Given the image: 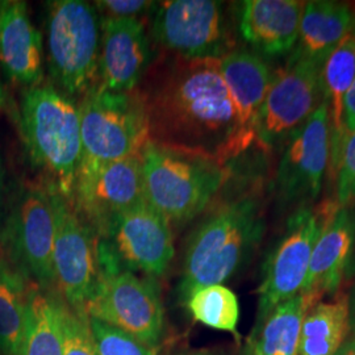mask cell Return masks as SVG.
Segmentation results:
<instances>
[{"label": "cell", "instance_id": "6da1fadb", "mask_svg": "<svg viewBox=\"0 0 355 355\" xmlns=\"http://www.w3.org/2000/svg\"><path fill=\"white\" fill-rule=\"evenodd\" d=\"M148 141L214 158L223 165L248 152L220 60L161 53L137 87Z\"/></svg>", "mask_w": 355, "mask_h": 355}, {"label": "cell", "instance_id": "7a4b0ae2", "mask_svg": "<svg viewBox=\"0 0 355 355\" xmlns=\"http://www.w3.org/2000/svg\"><path fill=\"white\" fill-rule=\"evenodd\" d=\"M229 166V165H228ZM186 243L179 302L196 288L223 284L250 261L266 230V196L261 175L229 178Z\"/></svg>", "mask_w": 355, "mask_h": 355}, {"label": "cell", "instance_id": "3957f363", "mask_svg": "<svg viewBox=\"0 0 355 355\" xmlns=\"http://www.w3.org/2000/svg\"><path fill=\"white\" fill-rule=\"evenodd\" d=\"M17 119L32 164L45 173L46 182L73 200L82 159L78 102L45 79L23 91Z\"/></svg>", "mask_w": 355, "mask_h": 355}, {"label": "cell", "instance_id": "277c9868", "mask_svg": "<svg viewBox=\"0 0 355 355\" xmlns=\"http://www.w3.org/2000/svg\"><path fill=\"white\" fill-rule=\"evenodd\" d=\"M141 154L145 199L171 227H182L202 215L228 180L229 166L205 155L152 141Z\"/></svg>", "mask_w": 355, "mask_h": 355}, {"label": "cell", "instance_id": "5b68a950", "mask_svg": "<svg viewBox=\"0 0 355 355\" xmlns=\"http://www.w3.org/2000/svg\"><path fill=\"white\" fill-rule=\"evenodd\" d=\"M102 19L83 0H54L45 13V64L49 80L76 102L99 85Z\"/></svg>", "mask_w": 355, "mask_h": 355}, {"label": "cell", "instance_id": "8992f818", "mask_svg": "<svg viewBox=\"0 0 355 355\" xmlns=\"http://www.w3.org/2000/svg\"><path fill=\"white\" fill-rule=\"evenodd\" d=\"M78 105L82 159L76 179L140 153L148 142V123L137 89L119 92L96 85Z\"/></svg>", "mask_w": 355, "mask_h": 355}, {"label": "cell", "instance_id": "52a82bcc", "mask_svg": "<svg viewBox=\"0 0 355 355\" xmlns=\"http://www.w3.org/2000/svg\"><path fill=\"white\" fill-rule=\"evenodd\" d=\"M55 234L51 190L45 179L28 182L13 196L1 232L4 253L33 286L55 291L53 246Z\"/></svg>", "mask_w": 355, "mask_h": 355}, {"label": "cell", "instance_id": "ba28073f", "mask_svg": "<svg viewBox=\"0 0 355 355\" xmlns=\"http://www.w3.org/2000/svg\"><path fill=\"white\" fill-rule=\"evenodd\" d=\"M89 318L124 331L153 352L165 341V309L158 282L128 270L101 274L86 305Z\"/></svg>", "mask_w": 355, "mask_h": 355}, {"label": "cell", "instance_id": "9c48e42d", "mask_svg": "<svg viewBox=\"0 0 355 355\" xmlns=\"http://www.w3.org/2000/svg\"><path fill=\"white\" fill-rule=\"evenodd\" d=\"M150 40L168 54L220 60L234 51V37L223 1H159L152 16Z\"/></svg>", "mask_w": 355, "mask_h": 355}, {"label": "cell", "instance_id": "30bf717a", "mask_svg": "<svg viewBox=\"0 0 355 355\" xmlns=\"http://www.w3.org/2000/svg\"><path fill=\"white\" fill-rule=\"evenodd\" d=\"M51 190L55 234L53 270L55 291L76 312L86 313V305L101 279L98 237L79 215L74 202L46 182Z\"/></svg>", "mask_w": 355, "mask_h": 355}, {"label": "cell", "instance_id": "8fae6325", "mask_svg": "<svg viewBox=\"0 0 355 355\" xmlns=\"http://www.w3.org/2000/svg\"><path fill=\"white\" fill-rule=\"evenodd\" d=\"M98 253L114 266L157 280L174 259L173 229L165 216L145 200L114 218L98 240Z\"/></svg>", "mask_w": 355, "mask_h": 355}, {"label": "cell", "instance_id": "7c38bea8", "mask_svg": "<svg viewBox=\"0 0 355 355\" xmlns=\"http://www.w3.org/2000/svg\"><path fill=\"white\" fill-rule=\"evenodd\" d=\"M321 70V64L295 49L286 66L272 74L257 123V141L263 148L288 141L325 101Z\"/></svg>", "mask_w": 355, "mask_h": 355}, {"label": "cell", "instance_id": "4fadbf2b", "mask_svg": "<svg viewBox=\"0 0 355 355\" xmlns=\"http://www.w3.org/2000/svg\"><path fill=\"white\" fill-rule=\"evenodd\" d=\"M329 208L330 203L318 209L302 207L288 220L283 239L267 255L262 267L255 325L277 305L303 291L311 255Z\"/></svg>", "mask_w": 355, "mask_h": 355}, {"label": "cell", "instance_id": "5bb4252c", "mask_svg": "<svg viewBox=\"0 0 355 355\" xmlns=\"http://www.w3.org/2000/svg\"><path fill=\"white\" fill-rule=\"evenodd\" d=\"M328 164L329 107L324 101L286 145L275 178L279 203L305 205L316 200Z\"/></svg>", "mask_w": 355, "mask_h": 355}, {"label": "cell", "instance_id": "9a60e30c", "mask_svg": "<svg viewBox=\"0 0 355 355\" xmlns=\"http://www.w3.org/2000/svg\"><path fill=\"white\" fill-rule=\"evenodd\" d=\"M141 152L76 179L73 202L98 240L105 236L117 216L146 200Z\"/></svg>", "mask_w": 355, "mask_h": 355}, {"label": "cell", "instance_id": "2e32d148", "mask_svg": "<svg viewBox=\"0 0 355 355\" xmlns=\"http://www.w3.org/2000/svg\"><path fill=\"white\" fill-rule=\"evenodd\" d=\"M44 80V38L26 1L0 0V82L28 89Z\"/></svg>", "mask_w": 355, "mask_h": 355}, {"label": "cell", "instance_id": "e0dca14e", "mask_svg": "<svg viewBox=\"0 0 355 355\" xmlns=\"http://www.w3.org/2000/svg\"><path fill=\"white\" fill-rule=\"evenodd\" d=\"M152 40L142 20H102L99 85L130 92L137 89L152 64Z\"/></svg>", "mask_w": 355, "mask_h": 355}, {"label": "cell", "instance_id": "ac0fdd59", "mask_svg": "<svg viewBox=\"0 0 355 355\" xmlns=\"http://www.w3.org/2000/svg\"><path fill=\"white\" fill-rule=\"evenodd\" d=\"M355 245V216L350 208L337 205L324 220L311 255L302 293L318 304L324 296L337 295Z\"/></svg>", "mask_w": 355, "mask_h": 355}, {"label": "cell", "instance_id": "d6986e66", "mask_svg": "<svg viewBox=\"0 0 355 355\" xmlns=\"http://www.w3.org/2000/svg\"><path fill=\"white\" fill-rule=\"evenodd\" d=\"M304 1L246 0L242 1L239 29L254 51L266 55H284L296 48Z\"/></svg>", "mask_w": 355, "mask_h": 355}, {"label": "cell", "instance_id": "ffe728a7", "mask_svg": "<svg viewBox=\"0 0 355 355\" xmlns=\"http://www.w3.org/2000/svg\"><path fill=\"white\" fill-rule=\"evenodd\" d=\"M220 71L236 110L242 142L257 141V123L272 80L268 64L253 51L234 49L220 58Z\"/></svg>", "mask_w": 355, "mask_h": 355}, {"label": "cell", "instance_id": "44dd1931", "mask_svg": "<svg viewBox=\"0 0 355 355\" xmlns=\"http://www.w3.org/2000/svg\"><path fill=\"white\" fill-rule=\"evenodd\" d=\"M355 76V38L352 32L343 38L322 64L321 79L329 107V174L337 179L347 141L343 119V102Z\"/></svg>", "mask_w": 355, "mask_h": 355}, {"label": "cell", "instance_id": "7402d4cb", "mask_svg": "<svg viewBox=\"0 0 355 355\" xmlns=\"http://www.w3.org/2000/svg\"><path fill=\"white\" fill-rule=\"evenodd\" d=\"M64 312L58 292L32 284L16 355H64Z\"/></svg>", "mask_w": 355, "mask_h": 355}, {"label": "cell", "instance_id": "603a6c76", "mask_svg": "<svg viewBox=\"0 0 355 355\" xmlns=\"http://www.w3.org/2000/svg\"><path fill=\"white\" fill-rule=\"evenodd\" d=\"M354 15L346 3L313 0L305 3L296 49L316 64H324L353 28Z\"/></svg>", "mask_w": 355, "mask_h": 355}, {"label": "cell", "instance_id": "cb8c5ba5", "mask_svg": "<svg viewBox=\"0 0 355 355\" xmlns=\"http://www.w3.org/2000/svg\"><path fill=\"white\" fill-rule=\"evenodd\" d=\"M312 306L302 292L277 305L254 325L245 355H297L302 324Z\"/></svg>", "mask_w": 355, "mask_h": 355}, {"label": "cell", "instance_id": "d4e9b609", "mask_svg": "<svg viewBox=\"0 0 355 355\" xmlns=\"http://www.w3.org/2000/svg\"><path fill=\"white\" fill-rule=\"evenodd\" d=\"M350 334L347 293L320 302L305 313L297 355H334Z\"/></svg>", "mask_w": 355, "mask_h": 355}, {"label": "cell", "instance_id": "484cf974", "mask_svg": "<svg viewBox=\"0 0 355 355\" xmlns=\"http://www.w3.org/2000/svg\"><path fill=\"white\" fill-rule=\"evenodd\" d=\"M32 283L0 253V352L16 355L26 318L28 295Z\"/></svg>", "mask_w": 355, "mask_h": 355}, {"label": "cell", "instance_id": "4316f807", "mask_svg": "<svg viewBox=\"0 0 355 355\" xmlns=\"http://www.w3.org/2000/svg\"><path fill=\"white\" fill-rule=\"evenodd\" d=\"M184 306L195 322L230 333L240 343V302L237 295L227 286L212 284L196 288L191 292Z\"/></svg>", "mask_w": 355, "mask_h": 355}, {"label": "cell", "instance_id": "83f0119b", "mask_svg": "<svg viewBox=\"0 0 355 355\" xmlns=\"http://www.w3.org/2000/svg\"><path fill=\"white\" fill-rule=\"evenodd\" d=\"M89 328L99 355H157L145 345L121 330L102 321L89 318Z\"/></svg>", "mask_w": 355, "mask_h": 355}, {"label": "cell", "instance_id": "f1b7e54d", "mask_svg": "<svg viewBox=\"0 0 355 355\" xmlns=\"http://www.w3.org/2000/svg\"><path fill=\"white\" fill-rule=\"evenodd\" d=\"M64 355H99L89 328V316L64 303Z\"/></svg>", "mask_w": 355, "mask_h": 355}, {"label": "cell", "instance_id": "f546056e", "mask_svg": "<svg viewBox=\"0 0 355 355\" xmlns=\"http://www.w3.org/2000/svg\"><path fill=\"white\" fill-rule=\"evenodd\" d=\"M337 204L343 208L355 204V130L347 137L337 174Z\"/></svg>", "mask_w": 355, "mask_h": 355}, {"label": "cell", "instance_id": "4dcf8cb0", "mask_svg": "<svg viewBox=\"0 0 355 355\" xmlns=\"http://www.w3.org/2000/svg\"><path fill=\"white\" fill-rule=\"evenodd\" d=\"M102 20H116V19H136L142 20L154 12L157 3L145 0H101L95 1Z\"/></svg>", "mask_w": 355, "mask_h": 355}, {"label": "cell", "instance_id": "1f68e13d", "mask_svg": "<svg viewBox=\"0 0 355 355\" xmlns=\"http://www.w3.org/2000/svg\"><path fill=\"white\" fill-rule=\"evenodd\" d=\"M343 119H345V128L347 135H352L355 130V76L350 89L347 91L343 102Z\"/></svg>", "mask_w": 355, "mask_h": 355}, {"label": "cell", "instance_id": "d6a6232c", "mask_svg": "<svg viewBox=\"0 0 355 355\" xmlns=\"http://www.w3.org/2000/svg\"><path fill=\"white\" fill-rule=\"evenodd\" d=\"M347 303H349V324L350 334L355 336V284L350 291L347 292Z\"/></svg>", "mask_w": 355, "mask_h": 355}, {"label": "cell", "instance_id": "836d02e7", "mask_svg": "<svg viewBox=\"0 0 355 355\" xmlns=\"http://www.w3.org/2000/svg\"><path fill=\"white\" fill-rule=\"evenodd\" d=\"M334 355H355V336L349 334L346 341Z\"/></svg>", "mask_w": 355, "mask_h": 355}, {"label": "cell", "instance_id": "e575fe53", "mask_svg": "<svg viewBox=\"0 0 355 355\" xmlns=\"http://www.w3.org/2000/svg\"><path fill=\"white\" fill-rule=\"evenodd\" d=\"M4 178H6V171H4L3 158H1V154H0V205L3 202V193H4Z\"/></svg>", "mask_w": 355, "mask_h": 355}, {"label": "cell", "instance_id": "d590c367", "mask_svg": "<svg viewBox=\"0 0 355 355\" xmlns=\"http://www.w3.org/2000/svg\"><path fill=\"white\" fill-rule=\"evenodd\" d=\"M179 355H218L208 350H196V352H186V353H180Z\"/></svg>", "mask_w": 355, "mask_h": 355}, {"label": "cell", "instance_id": "8d00e7d4", "mask_svg": "<svg viewBox=\"0 0 355 355\" xmlns=\"http://www.w3.org/2000/svg\"><path fill=\"white\" fill-rule=\"evenodd\" d=\"M352 35L354 36L355 38V16H354V21H353V28H352Z\"/></svg>", "mask_w": 355, "mask_h": 355}, {"label": "cell", "instance_id": "74e56055", "mask_svg": "<svg viewBox=\"0 0 355 355\" xmlns=\"http://www.w3.org/2000/svg\"><path fill=\"white\" fill-rule=\"evenodd\" d=\"M0 355H1V352H0Z\"/></svg>", "mask_w": 355, "mask_h": 355}]
</instances>
